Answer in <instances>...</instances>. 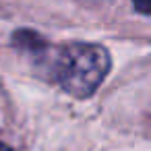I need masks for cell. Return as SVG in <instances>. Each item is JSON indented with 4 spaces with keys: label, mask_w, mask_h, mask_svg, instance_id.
<instances>
[{
    "label": "cell",
    "mask_w": 151,
    "mask_h": 151,
    "mask_svg": "<svg viewBox=\"0 0 151 151\" xmlns=\"http://www.w3.org/2000/svg\"><path fill=\"white\" fill-rule=\"evenodd\" d=\"M0 151H13L9 145H4V143H0Z\"/></svg>",
    "instance_id": "3"
},
{
    "label": "cell",
    "mask_w": 151,
    "mask_h": 151,
    "mask_svg": "<svg viewBox=\"0 0 151 151\" xmlns=\"http://www.w3.org/2000/svg\"><path fill=\"white\" fill-rule=\"evenodd\" d=\"M132 4L141 15H149V0H132Z\"/></svg>",
    "instance_id": "2"
},
{
    "label": "cell",
    "mask_w": 151,
    "mask_h": 151,
    "mask_svg": "<svg viewBox=\"0 0 151 151\" xmlns=\"http://www.w3.org/2000/svg\"><path fill=\"white\" fill-rule=\"evenodd\" d=\"M112 60L106 48L97 44H70L54 64V77L60 87L75 97H89L106 81Z\"/></svg>",
    "instance_id": "1"
}]
</instances>
